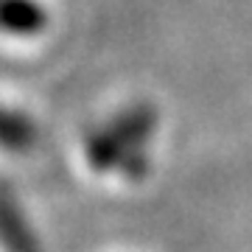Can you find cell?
I'll return each mask as SVG.
<instances>
[{
  "label": "cell",
  "instance_id": "cell-2",
  "mask_svg": "<svg viewBox=\"0 0 252 252\" xmlns=\"http://www.w3.org/2000/svg\"><path fill=\"white\" fill-rule=\"evenodd\" d=\"M48 26L42 0H0V31L9 36H36Z\"/></svg>",
  "mask_w": 252,
  "mask_h": 252
},
{
  "label": "cell",
  "instance_id": "cell-1",
  "mask_svg": "<svg viewBox=\"0 0 252 252\" xmlns=\"http://www.w3.org/2000/svg\"><path fill=\"white\" fill-rule=\"evenodd\" d=\"M152 129H154V115L149 107H135L124 112L107 132H98L90 140L87 154H90V162L95 165V171L137 168V174H143V157H140L143 146L140 143L149 140Z\"/></svg>",
  "mask_w": 252,
  "mask_h": 252
},
{
  "label": "cell",
  "instance_id": "cell-3",
  "mask_svg": "<svg viewBox=\"0 0 252 252\" xmlns=\"http://www.w3.org/2000/svg\"><path fill=\"white\" fill-rule=\"evenodd\" d=\"M14 112H0V143L3 149H20L31 140V126L26 121H11Z\"/></svg>",
  "mask_w": 252,
  "mask_h": 252
}]
</instances>
